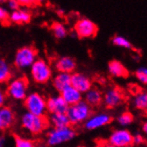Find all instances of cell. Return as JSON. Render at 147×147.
<instances>
[{"instance_id":"6da1fadb","label":"cell","mask_w":147,"mask_h":147,"mask_svg":"<svg viewBox=\"0 0 147 147\" xmlns=\"http://www.w3.org/2000/svg\"><path fill=\"white\" fill-rule=\"evenodd\" d=\"M49 125V119L46 115H36L27 111L22 118V126L33 136L43 133Z\"/></svg>"},{"instance_id":"7a4b0ae2","label":"cell","mask_w":147,"mask_h":147,"mask_svg":"<svg viewBox=\"0 0 147 147\" xmlns=\"http://www.w3.org/2000/svg\"><path fill=\"white\" fill-rule=\"evenodd\" d=\"M71 121V125H76L85 122L91 115L92 109L85 101H80L73 105H70L66 111Z\"/></svg>"},{"instance_id":"3957f363","label":"cell","mask_w":147,"mask_h":147,"mask_svg":"<svg viewBox=\"0 0 147 147\" xmlns=\"http://www.w3.org/2000/svg\"><path fill=\"white\" fill-rule=\"evenodd\" d=\"M38 51L31 46L22 47L17 50L14 56V65L20 70L30 68L33 63L37 60Z\"/></svg>"},{"instance_id":"277c9868","label":"cell","mask_w":147,"mask_h":147,"mask_svg":"<svg viewBox=\"0 0 147 147\" xmlns=\"http://www.w3.org/2000/svg\"><path fill=\"white\" fill-rule=\"evenodd\" d=\"M76 136V132L71 127H54L47 136V144L50 146H55L72 140Z\"/></svg>"},{"instance_id":"5b68a950","label":"cell","mask_w":147,"mask_h":147,"mask_svg":"<svg viewBox=\"0 0 147 147\" xmlns=\"http://www.w3.org/2000/svg\"><path fill=\"white\" fill-rule=\"evenodd\" d=\"M30 75L36 83L45 84L51 80L52 70L46 61L37 59L30 66Z\"/></svg>"},{"instance_id":"8992f818","label":"cell","mask_w":147,"mask_h":147,"mask_svg":"<svg viewBox=\"0 0 147 147\" xmlns=\"http://www.w3.org/2000/svg\"><path fill=\"white\" fill-rule=\"evenodd\" d=\"M29 88V80L26 77H19L13 80L7 88V96L13 100L22 101L27 96V91Z\"/></svg>"},{"instance_id":"52a82bcc","label":"cell","mask_w":147,"mask_h":147,"mask_svg":"<svg viewBox=\"0 0 147 147\" xmlns=\"http://www.w3.org/2000/svg\"><path fill=\"white\" fill-rule=\"evenodd\" d=\"M24 106L29 112L36 115H46L47 100L38 93H31L25 97Z\"/></svg>"},{"instance_id":"ba28073f","label":"cell","mask_w":147,"mask_h":147,"mask_svg":"<svg viewBox=\"0 0 147 147\" xmlns=\"http://www.w3.org/2000/svg\"><path fill=\"white\" fill-rule=\"evenodd\" d=\"M74 30L77 36L80 38H91L97 35L98 27L91 20L82 18L77 21V22L75 23Z\"/></svg>"},{"instance_id":"9c48e42d","label":"cell","mask_w":147,"mask_h":147,"mask_svg":"<svg viewBox=\"0 0 147 147\" xmlns=\"http://www.w3.org/2000/svg\"><path fill=\"white\" fill-rule=\"evenodd\" d=\"M109 144L113 147L133 146V136L127 130H115L110 136Z\"/></svg>"},{"instance_id":"30bf717a","label":"cell","mask_w":147,"mask_h":147,"mask_svg":"<svg viewBox=\"0 0 147 147\" xmlns=\"http://www.w3.org/2000/svg\"><path fill=\"white\" fill-rule=\"evenodd\" d=\"M112 121V118L105 113H99L94 116H90L86 120L85 127L88 130H94L98 127H103L105 125L110 124Z\"/></svg>"},{"instance_id":"8fae6325","label":"cell","mask_w":147,"mask_h":147,"mask_svg":"<svg viewBox=\"0 0 147 147\" xmlns=\"http://www.w3.org/2000/svg\"><path fill=\"white\" fill-rule=\"evenodd\" d=\"M71 85L80 92L86 93L92 88V82L90 79L83 73L76 72L71 74Z\"/></svg>"},{"instance_id":"7c38bea8","label":"cell","mask_w":147,"mask_h":147,"mask_svg":"<svg viewBox=\"0 0 147 147\" xmlns=\"http://www.w3.org/2000/svg\"><path fill=\"white\" fill-rule=\"evenodd\" d=\"M47 108L50 113H63L67 111L69 105L60 94L58 96H53L47 100Z\"/></svg>"},{"instance_id":"4fadbf2b","label":"cell","mask_w":147,"mask_h":147,"mask_svg":"<svg viewBox=\"0 0 147 147\" xmlns=\"http://www.w3.org/2000/svg\"><path fill=\"white\" fill-rule=\"evenodd\" d=\"M15 121L13 111L8 106L0 107V130H6L10 128Z\"/></svg>"},{"instance_id":"5bb4252c","label":"cell","mask_w":147,"mask_h":147,"mask_svg":"<svg viewBox=\"0 0 147 147\" xmlns=\"http://www.w3.org/2000/svg\"><path fill=\"white\" fill-rule=\"evenodd\" d=\"M60 93H61L62 97L64 99L69 106L73 105L82 100V93L76 89L71 85L67 86L66 88H64Z\"/></svg>"},{"instance_id":"9a60e30c","label":"cell","mask_w":147,"mask_h":147,"mask_svg":"<svg viewBox=\"0 0 147 147\" xmlns=\"http://www.w3.org/2000/svg\"><path fill=\"white\" fill-rule=\"evenodd\" d=\"M122 94L119 92V90H118L117 88H113L108 90L105 93L102 101L107 108H114L122 102Z\"/></svg>"},{"instance_id":"2e32d148","label":"cell","mask_w":147,"mask_h":147,"mask_svg":"<svg viewBox=\"0 0 147 147\" xmlns=\"http://www.w3.org/2000/svg\"><path fill=\"white\" fill-rule=\"evenodd\" d=\"M75 60L70 56H63L59 58L55 63V69L59 72L71 73L76 69Z\"/></svg>"},{"instance_id":"e0dca14e","label":"cell","mask_w":147,"mask_h":147,"mask_svg":"<svg viewBox=\"0 0 147 147\" xmlns=\"http://www.w3.org/2000/svg\"><path fill=\"white\" fill-rule=\"evenodd\" d=\"M71 73H66V72H59L53 80V86L54 88L61 92L67 86H71Z\"/></svg>"},{"instance_id":"ac0fdd59","label":"cell","mask_w":147,"mask_h":147,"mask_svg":"<svg viewBox=\"0 0 147 147\" xmlns=\"http://www.w3.org/2000/svg\"><path fill=\"white\" fill-rule=\"evenodd\" d=\"M108 71L109 73L116 78H127L129 72L127 69L119 61L113 60L111 61L108 64Z\"/></svg>"},{"instance_id":"d6986e66","label":"cell","mask_w":147,"mask_h":147,"mask_svg":"<svg viewBox=\"0 0 147 147\" xmlns=\"http://www.w3.org/2000/svg\"><path fill=\"white\" fill-rule=\"evenodd\" d=\"M85 102L91 107H96L100 105L102 102V93L96 88H90L88 91L86 92Z\"/></svg>"},{"instance_id":"ffe728a7","label":"cell","mask_w":147,"mask_h":147,"mask_svg":"<svg viewBox=\"0 0 147 147\" xmlns=\"http://www.w3.org/2000/svg\"><path fill=\"white\" fill-rule=\"evenodd\" d=\"M31 20V14L30 12L17 9L13 11L10 14V22L15 24H27Z\"/></svg>"},{"instance_id":"44dd1931","label":"cell","mask_w":147,"mask_h":147,"mask_svg":"<svg viewBox=\"0 0 147 147\" xmlns=\"http://www.w3.org/2000/svg\"><path fill=\"white\" fill-rule=\"evenodd\" d=\"M49 122L54 127H63L71 126V121L66 112L63 113H51Z\"/></svg>"},{"instance_id":"7402d4cb","label":"cell","mask_w":147,"mask_h":147,"mask_svg":"<svg viewBox=\"0 0 147 147\" xmlns=\"http://www.w3.org/2000/svg\"><path fill=\"white\" fill-rule=\"evenodd\" d=\"M12 78L11 69L5 60L0 58V84L8 82Z\"/></svg>"},{"instance_id":"603a6c76","label":"cell","mask_w":147,"mask_h":147,"mask_svg":"<svg viewBox=\"0 0 147 147\" xmlns=\"http://www.w3.org/2000/svg\"><path fill=\"white\" fill-rule=\"evenodd\" d=\"M50 30H51L52 33L54 34L55 38H56L57 39L64 38L67 36V33H68L65 26L63 23H60L57 22H55L51 24Z\"/></svg>"},{"instance_id":"cb8c5ba5","label":"cell","mask_w":147,"mask_h":147,"mask_svg":"<svg viewBox=\"0 0 147 147\" xmlns=\"http://www.w3.org/2000/svg\"><path fill=\"white\" fill-rule=\"evenodd\" d=\"M134 105L136 109L147 111V93H139L134 99Z\"/></svg>"},{"instance_id":"d4e9b609","label":"cell","mask_w":147,"mask_h":147,"mask_svg":"<svg viewBox=\"0 0 147 147\" xmlns=\"http://www.w3.org/2000/svg\"><path fill=\"white\" fill-rule=\"evenodd\" d=\"M13 139H14L15 146L17 147H33L35 145V143L33 141L27 139V138H23L17 135L13 136Z\"/></svg>"},{"instance_id":"484cf974","label":"cell","mask_w":147,"mask_h":147,"mask_svg":"<svg viewBox=\"0 0 147 147\" xmlns=\"http://www.w3.org/2000/svg\"><path fill=\"white\" fill-rule=\"evenodd\" d=\"M112 43L113 45L120 47H124L127 49H132L133 46L130 42H129L127 38L121 37V36H116L112 38Z\"/></svg>"},{"instance_id":"4316f807","label":"cell","mask_w":147,"mask_h":147,"mask_svg":"<svg viewBox=\"0 0 147 147\" xmlns=\"http://www.w3.org/2000/svg\"><path fill=\"white\" fill-rule=\"evenodd\" d=\"M134 120V116L131 112L129 111H126L124 113H122L119 118H118V122L120 126H128L130 125Z\"/></svg>"},{"instance_id":"83f0119b","label":"cell","mask_w":147,"mask_h":147,"mask_svg":"<svg viewBox=\"0 0 147 147\" xmlns=\"http://www.w3.org/2000/svg\"><path fill=\"white\" fill-rule=\"evenodd\" d=\"M136 77L140 82L144 85H147V68L142 67L138 69L136 71Z\"/></svg>"},{"instance_id":"f1b7e54d","label":"cell","mask_w":147,"mask_h":147,"mask_svg":"<svg viewBox=\"0 0 147 147\" xmlns=\"http://www.w3.org/2000/svg\"><path fill=\"white\" fill-rule=\"evenodd\" d=\"M10 22V14L4 7L0 6V22L3 24H8Z\"/></svg>"},{"instance_id":"f546056e","label":"cell","mask_w":147,"mask_h":147,"mask_svg":"<svg viewBox=\"0 0 147 147\" xmlns=\"http://www.w3.org/2000/svg\"><path fill=\"white\" fill-rule=\"evenodd\" d=\"M7 5H8V7L13 11L19 9V7H20V4L18 2V0H7Z\"/></svg>"},{"instance_id":"4dcf8cb0","label":"cell","mask_w":147,"mask_h":147,"mask_svg":"<svg viewBox=\"0 0 147 147\" xmlns=\"http://www.w3.org/2000/svg\"><path fill=\"white\" fill-rule=\"evenodd\" d=\"M144 142L143 136L139 134V133H136V135L133 136V144H141Z\"/></svg>"},{"instance_id":"1f68e13d","label":"cell","mask_w":147,"mask_h":147,"mask_svg":"<svg viewBox=\"0 0 147 147\" xmlns=\"http://www.w3.org/2000/svg\"><path fill=\"white\" fill-rule=\"evenodd\" d=\"M20 5L23 6H30L36 3V0H18Z\"/></svg>"},{"instance_id":"d6a6232c","label":"cell","mask_w":147,"mask_h":147,"mask_svg":"<svg viewBox=\"0 0 147 147\" xmlns=\"http://www.w3.org/2000/svg\"><path fill=\"white\" fill-rule=\"evenodd\" d=\"M5 99H6L5 94L1 89H0V107H2L3 105H5Z\"/></svg>"},{"instance_id":"836d02e7","label":"cell","mask_w":147,"mask_h":147,"mask_svg":"<svg viewBox=\"0 0 147 147\" xmlns=\"http://www.w3.org/2000/svg\"><path fill=\"white\" fill-rule=\"evenodd\" d=\"M5 144V138L3 136H0V147L4 146Z\"/></svg>"},{"instance_id":"e575fe53","label":"cell","mask_w":147,"mask_h":147,"mask_svg":"<svg viewBox=\"0 0 147 147\" xmlns=\"http://www.w3.org/2000/svg\"><path fill=\"white\" fill-rule=\"evenodd\" d=\"M143 131L147 135V122H145V123H144V125H143Z\"/></svg>"},{"instance_id":"d590c367","label":"cell","mask_w":147,"mask_h":147,"mask_svg":"<svg viewBox=\"0 0 147 147\" xmlns=\"http://www.w3.org/2000/svg\"><path fill=\"white\" fill-rule=\"evenodd\" d=\"M7 2V0H0V3H5Z\"/></svg>"}]
</instances>
